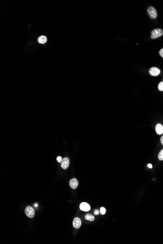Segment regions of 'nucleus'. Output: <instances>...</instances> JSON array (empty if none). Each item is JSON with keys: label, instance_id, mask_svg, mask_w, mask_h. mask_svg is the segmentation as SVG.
<instances>
[{"label": "nucleus", "instance_id": "1", "mask_svg": "<svg viewBox=\"0 0 163 244\" xmlns=\"http://www.w3.org/2000/svg\"><path fill=\"white\" fill-rule=\"evenodd\" d=\"M151 38L152 39H157L163 35V31L160 28H157L152 30L151 32Z\"/></svg>", "mask_w": 163, "mask_h": 244}, {"label": "nucleus", "instance_id": "2", "mask_svg": "<svg viewBox=\"0 0 163 244\" xmlns=\"http://www.w3.org/2000/svg\"><path fill=\"white\" fill-rule=\"evenodd\" d=\"M147 12L151 19H154L157 17V11L154 7L152 6L149 7L147 9Z\"/></svg>", "mask_w": 163, "mask_h": 244}, {"label": "nucleus", "instance_id": "3", "mask_svg": "<svg viewBox=\"0 0 163 244\" xmlns=\"http://www.w3.org/2000/svg\"><path fill=\"white\" fill-rule=\"evenodd\" d=\"M25 214L28 217L30 218H32L35 216V211H34L33 208H32L31 207L28 206L27 207V208L25 209Z\"/></svg>", "mask_w": 163, "mask_h": 244}, {"label": "nucleus", "instance_id": "4", "mask_svg": "<svg viewBox=\"0 0 163 244\" xmlns=\"http://www.w3.org/2000/svg\"><path fill=\"white\" fill-rule=\"evenodd\" d=\"M161 73L160 70L155 67H153L150 68V69L149 70V73L150 75L153 76V77H156L158 76Z\"/></svg>", "mask_w": 163, "mask_h": 244}, {"label": "nucleus", "instance_id": "5", "mask_svg": "<svg viewBox=\"0 0 163 244\" xmlns=\"http://www.w3.org/2000/svg\"><path fill=\"white\" fill-rule=\"evenodd\" d=\"M69 163H70L69 159L68 158L66 157V158L62 159V160L61 162V166L62 168L64 170L67 169L69 167Z\"/></svg>", "mask_w": 163, "mask_h": 244}, {"label": "nucleus", "instance_id": "6", "mask_svg": "<svg viewBox=\"0 0 163 244\" xmlns=\"http://www.w3.org/2000/svg\"><path fill=\"white\" fill-rule=\"evenodd\" d=\"M69 184L72 189H76L79 185L78 180L76 178H72L69 181Z\"/></svg>", "mask_w": 163, "mask_h": 244}, {"label": "nucleus", "instance_id": "7", "mask_svg": "<svg viewBox=\"0 0 163 244\" xmlns=\"http://www.w3.org/2000/svg\"><path fill=\"white\" fill-rule=\"evenodd\" d=\"M82 225V222L81 220L78 217H75L74 219H73V227L75 228V229H79L81 226Z\"/></svg>", "mask_w": 163, "mask_h": 244}, {"label": "nucleus", "instance_id": "8", "mask_svg": "<svg viewBox=\"0 0 163 244\" xmlns=\"http://www.w3.org/2000/svg\"><path fill=\"white\" fill-rule=\"evenodd\" d=\"M80 209L82 211H88L90 210V207L88 203L83 202L80 205Z\"/></svg>", "mask_w": 163, "mask_h": 244}, {"label": "nucleus", "instance_id": "9", "mask_svg": "<svg viewBox=\"0 0 163 244\" xmlns=\"http://www.w3.org/2000/svg\"><path fill=\"white\" fill-rule=\"evenodd\" d=\"M155 130L157 134L161 135L163 134V126L161 124L158 123L155 127Z\"/></svg>", "mask_w": 163, "mask_h": 244}, {"label": "nucleus", "instance_id": "10", "mask_svg": "<svg viewBox=\"0 0 163 244\" xmlns=\"http://www.w3.org/2000/svg\"><path fill=\"white\" fill-rule=\"evenodd\" d=\"M47 40V38L46 36H41L39 38H38V41L39 43L44 44L46 42Z\"/></svg>", "mask_w": 163, "mask_h": 244}, {"label": "nucleus", "instance_id": "11", "mask_svg": "<svg viewBox=\"0 0 163 244\" xmlns=\"http://www.w3.org/2000/svg\"><path fill=\"white\" fill-rule=\"evenodd\" d=\"M85 218L86 220H88V221H93L95 219V217L93 215H92L91 214H89V213L86 214L85 216Z\"/></svg>", "mask_w": 163, "mask_h": 244}, {"label": "nucleus", "instance_id": "12", "mask_svg": "<svg viewBox=\"0 0 163 244\" xmlns=\"http://www.w3.org/2000/svg\"><path fill=\"white\" fill-rule=\"evenodd\" d=\"M158 158L159 160L162 161L163 160V149H162L160 152H159L158 155Z\"/></svg>", "mask_w": 163, "mask_h": 244}, {"label": "nucleus", "instance_id": "13", "mask_svg": "<svg viewBox=\"0 0 163 244\" xmlns=\"http://www.w3.org/2000/svg\"><path fill=\"white\" fill-rule=\"evenodd\" d=\"M158 88L160 91H163V81H161L159 83Z\"/></svg>", "mask_w": 163, "mask_h": 244}, {"label": "nucleus", "instance_id": "14", "mask_svg": "<svg viewBox=\"0 0 163 244\" xmlns=\"http://www.w3.org/2000/svg\"><path fill=\"white\" fill-rule=\"evenodd\" d=\"M100 212L101 214H102V215H104V214H105L106 213V209H105V208L102 207V208H100Z\"/></svg>", "mask_w": 163, "mask_h": 244}, {"label": "nucleus", "instance_id": "15", "mask_svg": "<svg viewBox=\"0 0 163 244\" xmlns=\"http://www.w3.org/2000/svg\"><path fill=\"white\" fill-rule=\"evenodd\" d=\"M159 54H160V56L163 58V48H162V49L160 50V51H159Z\"/></svg>", "mask_w": 163, "mask_h": 244}, {"label": "nucleus", "instance_id": "16", "mask_svg": "<svg viewBox=\"0 0 163 244\" xmlns=\"http://www.w3.org/2000/svg\"><path fill=\"white\" fill-rule=\"evenodd\" d=\"M100 212L98 210H95L94 211V213L95 215H98L99 214Z\"/></svg>", "mask_w": 163, "mask_h": 244}, {"label": "nucleus", "instance_id": "17", "mask_svg": "<svg viewBox=\"0 0 163 244\" xmlns=\"http://www.w3.org/2000/svg\"><path fill=\"white\" fill-rule=\"evenodd\" d=\"M57 160L58 161V162H61L62 160V158L61 157H58L57 158Z\"/></svg>", "mask_w": 163, "mask_h": 244}, {"label": "nucleus", "instance_id": "18", "mask_svg": "<svg viewBox=\"0 0 163 244\" xmlns=\"http://www.w3.org/2000/svg\"><path fill=\"white\" fill-rule=\"evenodd\" d=\"M161 144L163 145V136H162V137L161 138Z\"/></svg>", "mask_w": 163, "mask_h": 244}, {"label": "nucleus", "instance_id": "19", "mask_svg": "<svg viewBox=\"0 0 163 244\" xmlns=\"http://www.w3.org/2000/svg\"><path fill=\"white\" fill-rule=\"evenodd\" d=\"M148 167H149V168H150V169H151V168H152V165H151V164H149L148 165Z\"/></svg>", "mask_w": 163, "mask_h": 244}, {"label": "nucleus", "instance_id": "20", "mask_svg": "<svg viewBox=\"0 0 163 244\" xmlns=\"http://www.w3.org/2000/svg\"><path fill=\"white\" fill-rule=\"evenodd\" d=\"M34 206H35V207H37V206H38V205H37L36 204H34Z\"/></svg>", "mask_w": 163, "mask_h": 244}]
</instances>
